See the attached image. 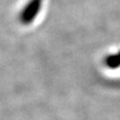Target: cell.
<instances>
[{
  "instance_id": "1",
  "label": "cell",
  "mask_w": 120,
  "mask_h": 120,
  "mask_svg": "<svg viewBox=\"0 0 120 120\" xmlns=\"http://www.w3.org/2000/svg\"><path fill=\"white\" fill-rule=\"evenodd\" d=\"M42 4H43V0H30L20 13L21 23L24 25L30 24L38 15Z\"/></svg>"
}]
</instances>
